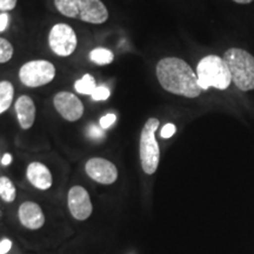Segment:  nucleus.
Returning <instances> with one entry per match:
<instances>
[{"mask_svg": "<svg viewBox=\"0 0 254 254\" xmlns=\"http://www.w3.org/2000/svg\"><path fill=\"white\" fill-rule=\"evenodd\" d=\"M157 78L165 91L186 98H196L201 94L198 75L185 60L167 57L157 64Z\"/></svg>", "mask_w": 254, "mask_h": 254, "instance_id": "nucleus-1", "label": "nucleus"}, {"mask_svg": "<svg viewBox=\"0 0 254 254\" xmlns=\"http://www.w3.org/2000/svg\"><path fill=\"white\" fill-rule=\"evenodd\" d=\"M55 6L65 17L88 24H103L109 19V11L101 0H55Z\"/></svg>", "mask_w": 254, "mask_h": 254, "instance_id": "nucleus-2", "label": "nucleus"}, {"mask_svg": "<svg viewBox=\"0 0 254 254\" xmlns=\"http://www.w3.org/2000/svg\"><path fill=\"white\" fill-rule=\"evenodd\" d=\"M195 73L202 91H207L209 87L226 90L232 82L231 71L226 62L214 55L206 56L200 60Z\"/></svg>", "mask_w": 254, "mask_h": 254, "instance_id": "nucleus-3", "label": "nucleus"}, {"mask_svg": "<svg viewBox=\"0 0 254 254\" xmlns=\"http://www.w3.org/2000/svg\"><path fill=\"white\" fill-rule=\"evenodd\" d=\"M224 60L231 71L232 81L240 91L254 90V57L245 50L230 49Z\"/></svg>", "mask_w": 254, "mask_h": 254, "instance_id": "nucleus-4", "label": "nucleus"}, {"mask_svg": "<svg viewBox=\"0 0 254 254\" xmlns=\"http://www.w3.org/2000/svg\"><path fill=\"white\" fill-rule=\"evenodd\" d=\"M157 118H150L142 127L139 142V155L142 171L148 176L155 173L160 161V148L155 139V132L159 127Z\"/></svg>", "mask_w": 254, "mask_h": 254, "instance_id": "nucleus-5", "label": "nucleus"}, {"mask_svg": "<svg viewBox=\"0 0 254 254\" xmlns=\"http://www.w3.org/2000/svg\"><path fill=\"white\" fill-rule=\"evenodd\" d=\"M56 77V67L47 60H32L24 64L19 71V78L25 86L40 87L47 85Z\"/></svg>", "mask_w": 254, "mask_h": 254, "instance_id": "nucleus-6", "label": "nucleus"}, {"mask_svg": "<svg viewBox=\"0 0 254 254\" xmlns=\"http://www.w3.org/2000/svg\"><path fill=\"white\" fill-rule=\"evenodd\" d=\"M49 44L57 56L68 57L77 49V34L67 24H56L50 31Z\"/></svg>", "mask_w": 254, "mask_h": 254, "instance_id": "nucleus-7", "label": "nucleus"}, {"mask_svg": "<svg viewBox=\"0 0 254 254\" xmlns=\"http://www.w3.org/2000/svg\"><path fill=\"white\" fill-rule=\"evenodd\" d=\"M56 110L67 122H77L84 114V104L71 92L62 91L53 98Z\"/></svg>", "mask_w": 254, "mask_h": 254, "instance_id": "nucleus-8", "label": "nucleus"}, {"mask_svg": "<svg viewBox=\"0 0 254 254\" xmlns=\"http://www.w3.org/2000/svg\"><path fill=\"white\" fill-rule=\"evenodd\" d=\"M67 205L72 217L79 221L86 220L93 212L90 194L81 186L71 187L67 194Z\"/></svg>", "mask_w": 254, "mask_h": 254, "instance_id": "nucleus-9", "label": "nucleus"}, {"mask_svg": "<svg viewBox=\"0 0 254 254\" xmlns=\"http://www.w3.org/2000/svg\"><path fill=\"white\" fill-rule=\"evenodd\" d=\"M85 170L92 180L103 185H111L118 179V170L116 165L104 158L90 159L86 163Z\"/></svg>", "mask_w": 254, "mask_h": 254, "instance_id": "nucleus-10", "label": "nucleus"}, {"mask_svg": "<svg viewBox=\"0 0 254 254\" xmlns=\"http://www.w3.org/2000/svg\"><path fill=\"white\" fill-rule=\"evenodd\" d=\"M19 220L28 230H39L45 224V215L40 206L33 201H25L18 211Z\"/></svg>", "mask_w": 254, "mask_h": 254, "instance_id": "nucleus-11", "label": "nucleus"}, {"mask_svg": "<svg viewBox=\"0 0 254 254\" xmlns=\"http://www.w3.org/2000/svg\"><path fill=\"white\" fill-rule=\"evenodd\" d=\"M15 113L19 125L23 129H28L33 126L36 120V105L28 95H20L14 104Z\"/></svg>", "mask_w": 254, "mask_h": 254, "instance_id": "nucleus-12", "label": "nucleus"}, {"mask_svg": "<svg viewBox=\"0 0 254 254\" xmlns=\"http://www.w3.org/2000/svg\"><path fill=\"white\" fill-rule=\"evenodd\" d=\"M26 177L28 182L38 190H46L52 186L53 179L50 170L45 165L38 163V161H34V163L28 165L26 170Z\"/></svg>", "mask_w": 254, "mask_h": 254, "instance_id": "nucleus-13", "label": "nucleus"}, {"mask_svg": "<svg viewBox=\"0 0 254 254\" xmlns=\"http://www.w3.org/2000/svg\"><path fill=\"white\" fill-rule=\"evenodd\" d=\"M14 87L7 80L0 81V113H5L11 107L13 101Z\"/></svg>", "mask_w": 254, "mask_h": 254, "instance_id": "nucleus-14", "label": "nucleus"}, {"mask_svg": "<svg viewBox=\"0 0 254 254\" xmlns=\"http://www.w3.org/2000/svg\"><path fill=\"white\" fill-rule=\"evenodd\" d=\"M97 82H95V79L93 75L91 74H85L81 79H79L74 82V88L78 93L85 94V95H92V93L97 88Z\"/></svg>", "mask_w": 254, "mask_h": 254, "instance_id": "nucleus-15", "label": "nucleus"}, {"mask_svg": "<svg viewBox=\"0 0 254 254\" xmlns=\"http://www.w3.org/2000/svg\"><path fill=\"white\" fill-rule=\"evenodd\" d=\"M0 196L5 202H13L17 196V190L13 183L7 177L0 178Z\"/></svg>", "mask_w": 254, "mask_h": 254, "instance_id": "nucleus-16", "label": "nucleus"}, {"mask_svg": "<svg viewBox=\"0 0 254 254\" xmlns=\"http://www.w3.org/2000/svg\"><path fill=\"white\" fill-rule=\"evenodd\" d=\"M90 59L97 65H109L113 62L114 55L112 51L104 49V47H98L91 51L90 53Z\"/></svg>", "mask_w": 254, "mask_h": 254, "instance_id": "nucleus-17", "label": "nucleus"}, {"mask_svg": "<svg viewBox=\"0 0 254 254\" xmlns=\"http://www.w3.org/2000/svg\"><path fill=\"white\" fill-rule=\"evenodd\" d=\"M13 57V47L5 38H0V63L5 64Z\"/></svg>", "mask_w": 254, "mask_h": 254, "instance_id": "nucleus-18", "label": "nucleus"}, {"mask_svg": "<svg viewBox=\"0 0 254 254\" xmlns=\"http://www.w3.org/2000/svg\"><path fill=\"white\" fill-rule=\"evenodd\" d=\"M111 95V91L107 88L106 86H104V85H101V86H98L95 88V91L92 93L91 98L93 99L94 101H104L106 99H109Z\"/></svg>", "mask_w": 254, "mask_h": 254, "instance_id": "nucleus-19", "label": "nucleus"}, {"mask_svg": "<svg viewBox=\"0 0 254 254\" xmlns=\"http://www.w3.org/2000/svg\"><path fill=\"white\" fill-rule=\"evenodd\" d=\"M117 120V116L114 113H109L106 114V116L101 117L100 118V122H99V125L103 129H107L110 128L111 126L113 125L114 123H116Z\"/></svg>", "mask_w": 254, "mask_h": 254, "instance_id": "nucleus-20", "label": "nucleus"}, {"mask_svg": "<svg viewBox=\"0 0 254 254\" xmlns=\"http://www.w3.org/2000/svg\"><path fill=\"white\" fill-rule=\"evenodd\" d=\"M176 132H177L176 125H174V124L168 123L163 127V128H161L160 135H161V138H164V139H170L171 136L174 135V133Z\"/></svg>", "mask_w": 254, "mask_h": 254, "instance_id": "nucleus-21", "label": "nucleus"}, {"mask_svg": "<svg viewBox=\"0 0 254 254\" xmlns=\"http://www.w3.org/2000/svg\"><path fill=\"white\" fill-rule=\"evenodd\" d=\"M15 5H17V0H0V11H12V9H14Z\"/></svg>", "mask_w": 254, "mask_h": 254, "instance_id": "nucleus-22", "label": "nucleus"}, {"mask_svg": "<svg viewBox=\"0 0 254 254\" xmlns=\"http://www.w3.org/2000/svg\"><path fill=\"white\" fill-rule=\"evenodd\" d=\"M88 134H90L91 138H93V139H100L104 136V129L101 128V127L99 128V127L93 125V126H91L90 131H88Z\"/></svg>", "mask_w": 254, "mask_h": 254, "instance_id": "nucleus-23", "label": "nucleus"}, {"mask_svg": "<svg viewBox=\"0 0 254 254\" xmlns=\"http://www.w3.org/2000/svg\"><path fill=\"white\" fill-rule=\"evenodd\" d=\"M8 20H9L8 14L6 13V12H1V14H0V32H1V33L7 30Z\"/></svg>", "mask_w": 254, "mask_h": 254, "instance_id": "nucleus-24", "label": "nucleus"}, {"mask_svg": "<svg viewBox=\"0 0 254 254\" xmlns=\"http://www.w3.org/2000/svg\"><path fill=\"white\" fill-rule=\"evenodd\" d=\"M12 243L11 240L8 239H1V243H0V254H6L8 253V251L11 250Z\"/></svg>", "mask_w": 254, "mask_h": 254, "instance_id": "nucleus-25", "label": "nucleus"}, {"mask_svg": "<svg viewBox=\"0 0 254 254\" xmlns=\"http://www.w3.org/2000/svg\"><path fill=\"white\" fill-rule=\"evenodd\" d=\"M12 163V155L9 153H6L1 157V165L2 166H8Z\"/></svg>", "mask_w": 254, "mask_h": 254, "instance_id": "nucleus-26", "label": "nucleus"}, {"mask_svg": "<svg viewBox=\"0 0 254 254\" xmlns=\"http://www.w3.org/2000/svg\"><path fill=\"white\" fill-rule=\"evenodd\" d=\"M233 1H236V2H238V4H251V2L253 1V0H233Z\"/></svg>", "mask_w": 254, "mask_h": 254, "instance_id": "nucleus-27", "label": "nucleus"}]
</instances>
